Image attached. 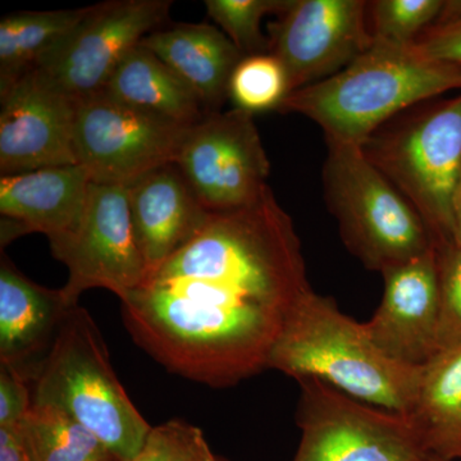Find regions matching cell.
I'll return each mask as SVG.
<instances>
[{
    "label": "cell",
    "instance_id": "1",
    "mask_svg": "<svg viewBox=\"0 0 461 461\" xmlns=\"http://www.w3.org/2000/svg\"><path fill=\"white\" fill-rule=\"evenodd\" d=\"M311 290L295 226L271 189L256 204L211 213L121 303L133 341L167 371L224 388L268 369Z\"/></svg>",
    "mask_w": 461,
    "mask_h": 461
},
{
    "label": "cell",
    "instance_id": "2",
    "mask_svg": "<svg viewBox=\"0 0 461 461\" xmlns=\"http://www.w3.org/2000/svg\"><path fill=\"white\" fill-rule=\"evenodd\" d=\"M461 90V67L437 62L411 47L375 41L342 71L288 94L278 111L304 115L324 139L362 145L382 124L412 105Z\"/></svg>",
    "mask_w": 461,
    "mask_h": 461
},
{
    "label": "cell",
    "instance_id": "3",
    "mask_svg": "<svg viewBox=\"0 0 461 461\" xmlns=\"http://www.w3.org/2000/svg\"><path fill=\"white\" fill-rule=\"evenodd\" d=\"M268 369L296 381L315 378L369 405L408 415L421 368L387 357L364 323L342 313L335 300L309 291L288 320Z\"/></svg>",
    "mask_w": 461,
    "mask_h": 461
},
{
    "label": "cell",
    "instance_id": "4",
    "mask_svg": "<svg viewBox=\"0 0 461 461\" xmlns=\"http://www.w3.org/2000/svg\"><path fill=\"white\" fill-rule=\"evenodd\" d=\"M32 405L74 418L120 461L135 459L153 429L118 381L98 324L80 305L69 309L33 375Z\"/></svg>",
    "mask_w": 461,
    "mask_h": 461
},
{
    "label": "cell",
    "instance_id": "5",
    "mask_svg": "<svg viewBox=\"0 0 461 461\" xmlns=\"http://www.w3.org/2000/svg\"><path fill=\"white\" fill-rule=\"evenodd\" d=\"M359 147L420 214L433 245L454 242L455 200L461 186V93L412 105Z\"/></svg>",
    "mask_w": 461,
    "mask_h": 461
},
{
    "label": "cell",
    "instance_id": "6",
    "mask_svg": "<svg viewBox=\"0 0 461 461\" xmlns=\"http://www.w3.org/2000/svg\"><path fill=\"white\" fill-rule=\"evenodd\" d=\"M321 182L345 247L379 273L435 248L414 208L364 156L359 145L326 139Z\"/></svg>",
    "mask_w": 461,
    "mask_h": 461
},
{
    "label": "cell",
    "instance_id": "7",
    "mask_svg": "<svg viewBox=\"0 0 461 461\" xmlns=\"http://www.w3.org/2000/svg\"><path fill=\"white\" fill-rule=\"evenodd\" d=\"M293 461H420L426 456L409 415L369 405L320 379H300Z\"/></svg>",
    "mask_w": 461,
    "mask_h": 461
},
{
    "label": "cell",
    "instance_id": "8",
    "mask_svg": "<svg viewBox=\"0 0 461 461\" xmlns=\"http://www.w3.org/2000/svg\"><path fill=\"white\" fill-rule=\"evenodd\" d=\"M191 127L98 91L77 100V163L95 184L130 186L154 169L173 165Z\"/></svg>",
    "mask_w": 461,
    "mask_h": 461
},
{
    "label": "cell",
    "instance_id": "9",
    "mask_svg": "<svg viewBox=\"0 0 461 461\" xmlns=\"http://www.w3.org/2000/svg\"><path fill=\"white\" fill-rule=\"evenodd\" d=\"M175 165L209 213L256 204L271 190L268 157L253 114L206 113L191 127Z\"/></svg>",
    "mask_w": 461,
    "mask_h": 461
},
{
    "label": "cell",
    "instance_id": "10",
    "mask_svg": "<svg viewBox=\"0 0 461 461\" xmlns=\"http://www.w3.org/2000/svg\"><path fill=\"white\" fill-rule=\"evenodd\" d=\"M50 249L68 269L60 291L71 308L91 288H107L122 300L149 275L133 232L129 186L123 185L91 182L77 230L50 242Z\"/></svg>",
    "mask_w": 461,
    "mask_h": 461
},
{
    "label": "cell",
    "instance_id": "11",
    "mask_svg": "<svg viewBox=\"0 0 461 461\" xmlns=\"http://www.w3.org/2000/svg\"><path fill=\"white\" fill-rule=\"evenodd\" d=\"M168 0H113L89 14L35 67L76 100L104 89L127 54L168 20Z\"/></svg>",
    "mask_w": 461,
    "mask_h": 461
},
{
    "label": "cell",
    "instance_id": "12",
    "mask_svg": "<svg viewBox=\"0 0 461 461\" xmlns=\"http://www.w3.org/2000/svg\"><path fill=\"white\" fill-rule=\"evenodd\" d=\"M368 8L364 0H291L268 38L288 94L338 74L371 47Z\"/></svg>",
    "mask_w": 461,
    "mask_h": 461
},
{
    "label": "cell",
    "instance_id": "13",
    "mask_svg": "<svg viewBox=\"0 0 461 461\" xmlns=\"http://www.w3.org/2000/svg\"><path fill=\"white\" fill-rule=\"evenodd\" d=\"M0 173L78 165L77 100L33 68L0 89Z\"/></svg>",
    "mask_w": 461,
    "mask_h": 461
},
{
    "label": "cell",
    "instance_id": "14",
    "mask_svg": "<svg viewBox=\"0 0 461 461\" xmlns=\"http://www.w3.org/2000/svg\"><path fill=\"white\" fill-rule=\"evenodd\" d=\"M381 275V304L364 327L391 359L421 368L438 351L439 287L435 248Z\"/></svg>",
    "mask_w": 461,
    "mask_h": 461
},
{
    "label": "cell",
    "instance_id": "15",
    "mask_svg": "<svg viewBox=\"0 0 461 461\" xmlns=\"http://www.w3.org/2000/svg\"><path fill=\"white\" fill-rule=\"evenodd\" d=\"M129 198L133 232L149 273L189 244L211 217L175 163L130 185Z\"/></svg>",
    "mask_w": 461,
    "mask_h": 461
},
{
    "label": "cell",
    "instance_id": "16",
    "mask_svg": "<svg viewBox=\"0 0 461 461\" xmlns=\"http://www.w3.org/2000/svg\"><path fill=\"white\" fill-rule=\"evenodd\" d=\"M69 309L62 291L35 284L2 253L0 363L11 364L32 379Z\"/></svg>",
    "mask_w": 461,
    "mask_h": 461
},
{
    "label": "cell",
    "instance_id": "17",
    "mask_svg": "<svg viewBox=\"0 0 461 461\" xmlns=\"http://www.w3.org/2000/svg\"><path fill=\"white\" fill-rule=\"evenodd\" d=\"M83 166L50 167L0 177V213L23 233L50 242L72 235L83 220L91 185Z\"/></svg>",
    "mask_w": 461,
    "mask_h": 461
},
{
    "label": "cell",
    "instance_id": "18",
    "mask_svg": "<svg viewBox=\"0 0 461 461\" xmlns=\"http://www.w3.org/2000/svg\"><path fill=\"white\" fill-rule=\"evenodd\" d=\"M140 44L195 91L208 113L221 111L230 76L244 58L223 32L208 23H176L149 33Z\"/></svg>",
    "mask_w": 461,
    "mask_h": 461
},
{
    "label": "cell",
    "instance_id": "19",
    "mask_svg": "<svg viewBox=\"0 0 461 461\" xmlns=\"http://www.w3.org/2000/svg\"><path fill=\"white\" fill-rule=\"evenodd\" d=\"M408 415L427 455L461 461V342L437 351L421 366Z\"/></svg>",
    "mask_w": 461,
    "mask_h": 461
},
{
    "label": "cell",
    "instance_id": "20",
    "mask_svg": "<svg viewBox=\"0 0 461 461\" xmlns=\"http://www.w3.org/2000/svg\"><path fill=\"white\" fill-rule=\"evenodd\" d=\"M103 91L184 126H194L208 113L195 91L141 44L127 54Z\"/></svg>",
    "mask_w": 461,
    "mask_h": 461
},
{
    "label": "cell",
    "instance_id": "21",
    "mask_svg": "<svg viewBox=\"0 0 461 461\" xmlns=\"http://www.w3.org/2000/svg\"><path fill=\"white\" fill-rule=\"evenodd\" d=\"M91 5L60 11L17 12L0 21V89L32 71L65 39Z\"/></svg>",
    "mask_w": 461,
    "mask_h": 461
},
{
    "label": "cell",
    "instance_id": "22",
    "mask_svg": "<svg viewBox=\"0 0 461 461\" xmlns=\"http://www.w3.org/2000/svg\"><path fill=\"white\" fill-rule=\"evenodd\" d=\"M21 430L30 461H120L98 437L57 409L32 405Z\"/></svg>",
    "mask_w": 461,
    "mask_h": 461
},
{
    "label": "cell",
    "instance_id": "23",
    "mask_svg": "<svg viewBox=\"0 0 461 461\" xmlns=\"http://www.w3.org/2000/svg\"><path fill=\"white\" fill-rule=\"evenodd\" d=\"M287 95L286 72L271 53L242 58L230 76L229 98L249 114L278 111Z\"/></svg>",
    "mask_w": 461,
    "mask_h": 461
},
{
    "label": "cell",
    "instance_id": "24",
    "mask_svg": "<svg viewBox=\"0 0 461 461\" xmlns=\"http://www.w3.org/2000/svg\"><path fill=\"white\" fill-rule=\"evenodd\" d=\"M291 0H206L208 16L242 56L269 53L268 38L263 35L262 20L267 14H281Z\"/></svg>",
    "mask_w": 461,
    "mask_h": 461
},
{
    "label": "cell",
    "instance_id": "25",
    "mask_svg": "<svg viewBox=\"0 0 461 461\" xmlns=\"http://www.w3.org/2000/svg\"><path fill=\"white\" fill-rule=\"evenodd\" d=\"M444 0H375L369 2V27L373 41L411 47L435 25Z\"/></svg>",
    "mask_w": 461,
    "mask_h": 461
},
{
    "label": "cell",
    "instance_id": "26",
    "mask_svg": "<svg viewBox=\"0 0 461 461\" xmlns=\"http://www.w3.org/2000/svg\"><path fill=\"white\" fill-rule=\"evenodd\" d=\"M439 287L438 350L461 342V248L455 242L437 245Z\"/></svg>",
    "mask_w": 461,
    "mask_h": 461
},
{
    "label": "cell",
    "instance_id": "27",
    "mask_svg": "<svg viewBox=\"0 0 461 461\" xmlns=\"http://www.w3.org/2000/svg\"><path fill=\"white\" fill-rule=\"evenodd\" d=\"M206 444L198 427L173 420L153 427L144 447L131 461H194Z\"/></svg>",
    "mask_w": 461,
    "mask_h": 461
},
{
    "label": "cell",
    "instance_id": "28",
    "mask_svg": "<svg viewBox=\"0 0 461 461\" xmlns=\"http://www.w3.org/2000/svg\"><path fill=\"white\" fill-rule=\"evenodd\" d=\"M32 408V379L7 363H0V427L20 426Z\"/></svg>",
    "mask_w": 461,
    "mask_h": 461
},
{
    "label": "cell",
    "instance_id": "29",
    "mask_svg": "<svg viewBox=\"0 0 461 461\" xmlns=\"http://www.w3.org/2000/svg\"><path fill=\"white\" fill-rule=\"evenodd\" d=\"M411 47L429 59L461 67V17L436 23Z\"/></svg>",
    "mask_w": 461,
    "mask_h": 461
},
{
    "label": "cell",
    "instance_id": "30",
    "mask_svg": "<svg viewBox=\"0 0 461 461\" xmlns=\"http://www.w3.org/2000/svg\"><path fill=\"white\" fill-rule=\"evenodd\" d=\"M0 461H30L21 424L0 427Z\"/></svg>",
    "mask_w": 461,
    "mask_h": 461
},
{
    "label": "cell",
    "instance_id": "31",
    "mask_svg": "<svg viewBox=\"0 0 461 461\" xmlns=\"http://www.w3.org/2000/svg\"><path fill=\"white\" fill-rule=\"evenodd\" d=\"M454 222V242L461 248V189L455 200Z\"/></svg>",
    "mask_w": 461,
    "mask_h": 461
},
{
    "label": "cell",
    "instance_id": "32",
    "mask_svg": "<svg viewBox=\"0 0 461 461\" xmlns=\"http://www.w3.org/2000/svg\"><path fill=\"white\" fill-rule=\"evenodd\" d=\"M194 461H226L222 459V457L218 456V455H215L213 451L211 450V447H209V445L206 444L204 447H203V450L200 451L198 454V456L194 459Z\"/></svg>",
    "mask_w": 461,
    "mask_h": 461
},
{
    "label": "cell",
    "instance_id": "33",
    "mask_svg": "<svg viewBox=\"0 0 461 461\" xmlns=\"http://www.w3.org/2000/svg\"><path fill=\"white\" fill-rule=\"evenodd\" d=\"M420 461H450V460L438 459V457L430 456V455H426V456L421 457V459Z\"/></svg>",
    "mask_w": 461,
    "mask_h": 461
},
{
    "label": "cell",
    "instance_id": "34",
    "mask_svg": "<svg viewBox=\"0 0 461 461\" xmlns=\"http://www.w3.org/2000/svg\"><path fill=\"white\" fill-rule=\"evenodd\" d=\"M460 189H461V186H460ZM460 189H459V190H460Z\"/></svg>",
    "mask_w": 461,
    "mask_h": 461
}]
</instances>
